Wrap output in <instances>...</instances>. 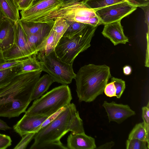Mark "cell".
I'll return each mask as SVG.
<instances>
[{"instance_id":"obj_1","label":"cell","mask_w":149,"mask_h":149,"mask_svg":"<svg viewBox=\"0 0 149 149\" xmlns=\"http://www.w3.org/2000/svg\"><path fill=\"white\" fill-rule=\"evenodd\" d=\"M42 71H22L0 88V117L10 118L25 113Z\"/></svg>"},{"instance_id":"obj_2","label":"cell","mask_w":149,"mask_h":149,"mask_svg":"<svg viewBox=\"0 0 149 149\" xmlns=\"http://www.w3.org/2000/svg\"><path fill=\"white\" fill-rule=\"evenodd\" d=\"M75 134L85 132L83 122L75 105L70 103L53 121L41 129L34 136L30 149H38L41 146L60 140L68 132Z\"/></svg>"},{"instance_id":"obj_3","label":"cell","mask_w":149,"mask_h":149,"mask_svg":"<svg viewBox=\"0 0 149 149\" xmlns=\"http://www.w3.org/2000/svg\"><path fill=\"white\" fill-rule=\"evenodd\" d=\"M111 77L110 68L105 65L91 64L81 67L74 79L79 102L93 101L103 94Z\"/></svg>"},{"instance_id":"obj_4","label":"cell","mask_w":149,"mask_h":149,"mask_svg":"<svg viewBox=\"0 0 149 149\" xmlns=\"http://www.w3.org/2000/svg\"><path fill=\"white\" fill-rule=\"evenodd\" d=\"M97 27L86 24L81 30L72 36H62L55 47L56 55L63 62L72 65L79 54L91 46V42Z\"/></svg>"},{"instance_id":"obj_5","label":"cell","mask_w":149,"mask_h":149,"mask_svg":"<svg viewBox=\"0 0 149 149\" xmlns=\"http://www.w3.org/2000/svg\"><path fill=\"white\" fill-rule=\"evenodd\" d=\"M72 99L68 86L62 85L53 88L40 98L34 100L24 115L49 117L61 108L69 105Z\"/></svg>"},{"instance_id":"obj_6","label":"cell","mask_w":149,"mask_h":149,"mask_svg":"<svg viewBox=\"0 0 149 149\" xmlns=\"http://www.w3.org/2000/svg\"><path fill=\"white\" fill-rule=\"evenodd\" d=\"M37 55L42 71L47 73L54 82L67 85L75 79L76 74L74 72L72 65L62 61L54 51L47 55L41 52Z\"/></svg>"},{"instance_id":"obj_7","label":"cell","mask_w":149,"mask_h":149,"mask_svg":"<svg viewBox=\"0 0 149 149\" xmlns=\"http://www.w3.org/2000/svg\"><path fill=\"white\" fill-rule=\"evenodd\" d=\"M137 7L127 0L103 8L95 11L101 25L121 21L136 10Z\"/></svg>"},{"instance_id":"obj_8","label":"cell","mask_w":149,"mask_h":149,"mask_svg":"<svg viewBox=\"0 0 149 149\" xmlns=\"http://www.w3.org/2000/svg\"><path fill=\"white\" fill-rule=\"evenodd\" d=\"M33 54L27 43L26 36L18 21L16 22L15 38L11 47L3 52L6 61L28 57Z\"/></svg>"},{"instance_id":"obj_9","label":"cell","mask_w":149,"mask_h":149,"mask_svg":"<svg viewBox=\"0 0 149 149\" xmlns=\"http://www.w3.org/2000/svg\"><path fill=\"white\" fill-rule=\"evenodd\" d=\"M102 106L107 113L109 122H115L119 124L136 114L135 112L127 104L104 101Z\"/></svg>"},{"instance_id":"obj_10","label":"cell","mask_w":149,"mask_h":149,"mask_svg":"<svg viewBox=\"0 0 149 149\" xmlns=\"http://www.w3.org/2000/svg\"><path fill=\"white\" fill-rule=\"evenodd\" d=\"M48 117L41 115L25 116L13 127L14 131L21 136L29 133H36L40 127Z\"/></svg>"},{"instance_id":"obj_11","label":"cell","mask_w":149,"mask_h":149,"mask_svg":"<svg viewBox=\"0 0 149 149\" xmlns=\"http://www.w3.org/2000/svg\"><path fill=\"white\" fill-rule=\"evenodd\" d=\"M62 3L59 0H41L28 8L21 10V19L29 21Z\"/></svg>"},{"instance_id":"obj_12","label":"cell","mask_w":149,"mask_h":149,"mask_svg":"<svg viewBox=\"0 0 149 149\" xmlns=\"http://www.w3.org/2000/svg\"><path fill=\"white\" fill-rule=\"evenodd\" d=\"M54 21L44 29L34 34L26 36L28 46L33 54H37L44 49Z\"/></svg>"},{"instance_id":"obj_13","label":"cell","mask_w":149,"mask_h":149,"mask_svg":"<svg viewBox=\"0 0 149 149\" xmlns=\"http://www.w3.org/2000/svg\"><path fill=\"white\" fill-rule=\"evenodd\" d=\"M16 22L3 17L0 26V49L3 52L10 49L14 43Z\"/></svg>"},{"instance_id":"obj_14","label":"cell","mask_w":149,"mask_h":149,"mask_svg":"<svg viewBox=\"0 0 149 149\" xmlns=\"http://www.w3.org/2000/svg\"><path fill=\"white\" fill-rule=\"evenodd\" d=\"M120 21L104 25L102 32L103 36L109 39L114 45L119 44H125L129 41L128 38L124 33Z\"/></svg>"},{"instance_id":"obj_15","label":"cell","mask_w":149,"mask_h":149,"mask_svg":"<svg viewBox=\"0 0 149 149\" xmlns=\"http://www.w3.org/2000/svg\"><path fill=\"white\" fill-rule=\"evenodd\" d=\"M68 149H95L97 148L94 138L85 133L75 134L71 132L67 139Z\"/></svg>"},{"instance_id":"obj_16","label":"cell","mask_w":149,"mask_h":149,"mask_svg":"<svg viewBox=\"0 0 149 149\" xmlns=\"http://www.w3.org/2000/svg\"><path fill=\"white\" fill-rule=\"evenodd\" d=\"M19 11L14 0H0V11L4 18L16 22L20 19Z\"/></svg>"},{"instance_id":"obj_17","label":"cell","mask_w":149,"mask_h":149,"mask_svg":"<svg viewBox=\"0 0 149 149\" xmlns=\"http://www.w3.org/2000/svg\"><path fill=\"white\" fill-rule=\"evenodd\" d=\"M54 82L48 74L44 75L37 82L33 91L31 100L32 101L39 98L46 92Z\"/></svg>"},{"instance_id":"obj_18","label":"cell","mask_w":149,"mask_h":149,"mask_svg":"<svg viewBox=\"0 0 149 149\" xmlns=\"http://www.w3.org/2000/svg\"><path fill=\"white\" fill-rule=\"evenodd\" d=\"M26 36L34 34L39 32L51 22L28 21L20 19L19 20Z\"/></svg>"},{"instance_id":"obj_19","label":"cell","mask_w":149,"mask_h":149,"mask_svg":"<svg viewBox=\"0 0 149 149\" xmlns=\"http://www.w3.org/2000/svg\"><path fill=\"white\" fill-rule=\"evenodd\" d=\"M22 72L21 64L0 70V88L9 83L12 79Z\"/></svg>"},{"instance_id":"obj_20","label":"cell","mask_w":149,"mask_h":149,"mask_svg":"<svg viewBox=\"0 0 149 149\" xmlns=\"http://www.w3.org/2000/svg\"><path fill=\"white\" fill-rule=\"evenodd\" d=\"M126 0H85L83 3L87 8L94 11Z\"/></svg>"},{"instance_id":"obj_21","label":"cell","mask_w":149,"mask_h":149,"mask_svg":"<svg viewBox=\"0 0 149 149\" xmlns=\"http://www.w3.org/2000/svg\"><path fill=\"white\" fill-rule=\"evenodd\" d=\"M68 26L67 21L63 18H59L54 20L52 29L55 34L56 46L61 38L63 36Z\"/></svg>"},{"instance_id":"obj_22","label":"cell","mask_w":149,"mask_h":149,"mask_svg":"<svg viewBox=\"0 0 149 149\" xmlns=\"http://www.w3.org/2000/svg\"><path fill=\"white\" fill-rule=\"evenodd\" d=\"M137 139L146 141L149 144V137L147 136L143 122L136 124L130 133L128 139Z\"/></svg>"},{"instance_id":"obj_23","label":"cell","mask_w":149,"mask_h":149,"mask_svg":"<svg viewBox=\"0 0 149 149\" xmlns=\"http://www.w3.org/2000/svg\"><path fill=\"white\" fill-rule=\"evenodd\" d=\"M36 54L26 58L21 64L22 72H32L42 70L40 63L36 59Z\"/></svg>"},{"instance_id":"obj_24","label":"cell","mask_w":149,"mask_h":149,"mask_svg":"<svg viewBox=\"0 0 149 149\" xmlns=\"http://www.w3.org/2000/svg\"><path fill=\"white\" fill-rule=\"evenodd\" d=\"M67 21L69 26L63 36L71 37L81 30L87 24L76 21Z\"/></svg>"},{"instance_id":"obj_25","label":"cell","mask_w":149,"mask_h":149,"mask_svg":"<svg viewBox=\"0 0 149 149\" xmlns=\"http://www.w3.org/2000/svg\"><path fill=\"white\" fill-rule=\"evenodd\" d=\"M127 149H149V144L145 141L137 139H128L126 142Z\"/></svg>"},{"instance_id":"obj_26","label":"cell","mask_w":149,"mask_h":149,"mask_svg":"<svg viewBox=\"0 0 149 149\" xmlns=\"http://www.w3.org/2000/svg\"><path fill=\"white\" fill-rule=\"evenodd\" d=\"M55 34L52 28L46 41L45 47L43 50L40 52L47 55L55 50Z\"/></svg>"},{"instance_id":"obj_27","label":"cell","mask_w":149,"mask_h":149,"mask_svg":"<svg viewBox=\"0 0 149 149\" xmlns=\"http://www.w3.org/2000/svg\"><path fill=\"white\" fill-rule=\"evenodd\" d=\"M111 81L113 82L116 90V96L118 99L120 98L125 88V82L121 79L112 77L111 78Z\"/></svg>"},{"instance_id":"obj_28","label":"cell","mask_w":149,"mask_h":149,"mask_svg":"<svg viewBox=\"0 0 149 149\" xmlns=\"http://www.w3.org/2000/svg\"><path fill=\"white\" fill-rule=\"evenodd\" d=\"M35 134L34 133H29L23 136L22 139L13 149H26L29 143L33 139Z\"/></svg>"},{"instance_id":"obj_29","label":"cell","mask_w":149,"mask_h":149,"mask_svg":"<svg viewBox=\"0 0 149 149\" xmlns=\"http://www.w3.org/2000/svg\"><path fill=\"white\" fill-rule=\"evenodd\" d=\"M142 118L147 136L149 137V102L142 108Z\"/></svg>"},{"instance_id":"obj_30","label":"cell","mask_w":149,"mask_h":149,"mask_svg":"<svg viewBox=\"0 0 149 149\" xmlns=\"http://www.w3.org/2000/svg\"><path fill=\"white\" fill-rule=\"evenodd\" d=\"M68 149L61 142L60 140L56 141L49 143L40 146L38 149Z\"/></svg>"},{"instance_id":"obj_31","label":"cell","mask_w":149,"mask_h":149,"mask_svg":"<svg viewBox=\"0 0 149 149\" xmlns=\"http://www.w3.org/2000/svg\"><path fill=\"white\" fill-rule=\"evenodd\" d=\"M26 58L14 60L6 61L0 65V70L19 65L23 62Z\"/></svg>"},{"instance_id":"obj_32","label":"cell","mask_w":149,"mask_h":149,"mask_svg":"<svg viewBox=\"0 0 149 149\" xmlns=\"http://www.w3.org/2000/svg\"><path fill=\"white\" fill-rule=\"evenodd\" d=\"M12 140L10 136L0 133V149H5L12 144Z\"/></svg>"},{"instance_id":"obj_33","label":"cell","mask_w":149,"mask_h":149,"mask_svg":"<svg viewBox=\"0 0 149 149\" xmlns=\"http://www.w3.org/2000/svg\"><path fill=\"white\" fill-rule=\"evenodd\" d=\"M67 106L61 108L56 112L49 116L40 126L39 131L54 120L65 109Z\"/></svg>"},{"instance_id":"obj_34","label":"cell","mask_w":149,"mask_h":149,"mask_svg":"<svg viewBox=\"0 0 149 149\" xmlns=\"http://www.w3.org/2000/svg\"><path fill=\"white\" fill-rule=\"evenodd\" d=\"M105 94L107 96L111 97L116 96V88L113 82L107 84L106 85L104 91Z\"/></svg>"},{"instance_id":"obj_35","label":"cell","mask_w":149,"mask_h":149,"mask_svg":"<svg viewBox=\"0 0 149 149\" xmlns=\"http://www.w3.org/2000/svg\"><path fill=\"white\" fill-rule=\"evenodd\" d=\"M33 0H19L17 3L18 10H22L29 7Z\"/></svg>"},{"instance_id":"obj_36","label":"cell","mask_w":149,"mask_h":149,"mask_svg":"<svg viewBox=\"0 0 149 149\" xmlns=\"http://www.w3.org/2000/svg\"><path fill=\"white\" fill-rule=\"evenodd\" d=\"M136 7H140L149 5V0H126Z\"/></svg>"},{"instance_id":"obj_37","label":"cell","mask_w":149,"mask_h":149,"mask_svg":"<svg viewBox=\"0 0 149 149\" xmlns=\"http://www.w3.org/2000/svg\"><path fill=\"white\" fill-rule=\"evenodd\" d=\"M143 10L145 18V22L147 24L148 27V31H149V5L145 6L140 7Z\"/></svg>"},{"instance_id":"obj_38","label":"cell","mask_w":149,"mask_h":149,"mask_svg":"<svg viewBox=\"0 0 149 149\" xmlns=\"http://www.w3.org/2000/svg\"><path fill=\"white\" fill-rule=\"evenodd\" d=\"M115 145V143L113 141L106 143L101 145L96 149H111Z\"/></svg>"},{"instance_id":"obj_39","label":"cell","mask_w":149,"mask_h":149,"mask_svg":"<svg viewBox=\"0 0 149 149\" xmlns=\"http://www.w3.org/2000/svg\"><path fill=\"white\" fill-rule=\"evenodd\" d=\"M11 129L6 122L0 119V130L5 131Z\"/></svg>"},{"instance_id":"obj_40","label":"cell","mask_w":149,"mask_h":149,"mask_svg":"<svg viewBox=\"0 0 149 149\" xmlns=\"http://www.w3.org/2000/svg\"><path fill=\"white\" fill-rule=\"evenodd\" d=\"M132 71L131 67L129 65H126L123 68V71L124 74L128 75L131 74Z\"/></svg>"},{"instance_id":"obj_41","label":"cell","mask_w":149,"mask_h":149,"mask_svg":"<svg viewBox=\"0 0 149 149\" xmlns=\"http://www.w3.org/2000/svg\"><path fill=\"white\" fill-rule=\"evenodd\" d=\"M64 4L82 2L85 0H59Z\"/></svg>"},{"instance_id":"obj_42","label":"cell","mask_w":149,"mask_h":149,"mask_svg":"<svg viewBox=\"0 0 149 149\" xmlns=\"http://www.w3.org/2000/svg\"><path fill=\"white\" fill-rule=\"evenodd\" d=\"M6 62L4 57L3 52L0 49V65Z\"/></svg>"},{"instance_id":"obj_43","label":"cell","mask_w":149,"mask_h":149,"mask_svg":"<svg viewBox=\"0 0 149 149\" xmlns=\"http://www.w3.org/2000/svg\"><path fill=\"white\" fill-rule=\"evenodd\" d=\"M3 19V16L1 12L0 11V26Z\"/></svg>"},{"instance_id":"obj_44","label":"cell","mask_w":149,"mask_h":149,"mask_svg":"<svg viewBox=\"0 0 149 149\" xmlns=\"http://www.w3.org/2000/svg\"><path fill=\"white\" fill-rule=\"evenodd\" d=\"M41 0H33L30 6L34 5Z\"/></svg>"},{"instance_id":"obj_45","label":"cell","mask_w":149,"mask_h":149,"mask_svg":"<svg viewBox=\"0 0 149 149\" xmlns=\"http://www.w3.org/2000/svg\"><path fill=\"white\" fill-rule=\"evenodd\" d=\"M14 0L17 6V3H18L19 0Z\"/></svg>"}]
</instances>
